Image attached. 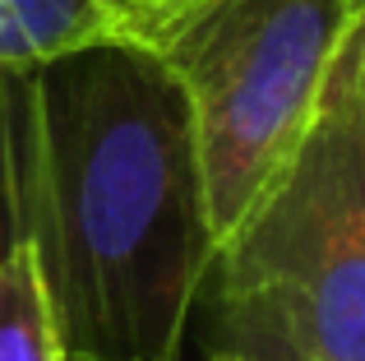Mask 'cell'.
<instances>
[{
  "mask_svg": "<svg viewBox=\"0 0 365 361\" xmlns=\"http://www.w3.org/2000/svg\"><path fill=\"white\" fill-rule=\"evenodd\" d=\"M134 37V14L111 0H0V70Z\"/></svg>",
  "mask_w": 365,
  "mask_h": 361,
  "instance_id": "4",
  "label": "cell"
},
{
  "mask_svg": "<svg viewBox=\"0 0 365 361\" xmlns=\"http://www.w3.org/2000/svg\"><path fill=\"white\" fill-rule=\"evenodd\" d=\"M171 5H185V0H139V14H158V9H171ZM139 24V19H134Z\"/></svg>",
  "mask_w": 365,
  "mask_h": 361,
  "instance_id": "6",
  "label": "cell"
},
{
  "mask_svg": "<svg viewBox=\"0 0 365 361\" xmlns=\"http://www.w3.org/2000/svg\"><path fill=\"white\" fill-rule=\"evenodd\" d=\"M0 241L33 250L65 361H176L213 232L185 93L143 42L0 70Z\"/></svg>",
  "mask_w": 365,
  "mask_h": 361,
  "instance_id": "1",
  "label": "cell"
},
{
  "mask_svg": "<svg viewBox=\"0 0 365 361\" xmlns=\"http://www.w3.org/2000/svg\"><path fill=\"white\" fill-rule=\"evenodd\" d=\"M361 0H185L139 14L143 42L185 93L213 245L296 153Z\"/></svg>",
  "mask_w": 365,
  "mask_h": 361,
  "instance_id": "3",
  "label": "cell"
},
{
  "mask_svg": "<svg viewBox=\"0 0 365 361\" xmlns=\"http://www.w3.org/2000/svg\"><path fill=\"white\" fill-rule=\"evenodd\" d=\"M0 361H65L42 269L24 241H0Z\"/></svg>",
  "mask_w": 365,
  "mask_h": 361,
  "instance_id": "5",
  "label": "cell"
},
{
  "mask_svg": "<svg viewBox=\"0 0 365 361\" xmlns=\"http://www.w3.org/2000/svg\"><path fill=\"white\" fill-rule=\"evenodd\" d=\"M195 306L208 352L365 361V24L287 167L213 245Z\"/></svg>",
  "mask_w": 365,
  "mask_h": 361,
  "instance_id": "2",
  "label": "cell"
},
{
  "mask_svg": "<svg viewBox=\"0 0 365 361\" xmlns=\"http://www.w3.org/2000/svg\"><path fill=\"white\" fill-rule=\"evenodd\" d=\"M111 5H120V9H130L134 19H139V0H111Z\"/></svg>",
  "mask_w": 365,
  "mask_h": 361,
  "instance_id": "8",
  "label": "cell"
},
{
  "mask_svg": "<svg viewBox=\"0 0 365 361\" xmlns=\"http://www.w3.org/2000/svg\"><path fill=\"white\" fill-rule=\"evenodd\" d=\"M208 361H250V357H236V352H208Z\"/></svg>",
  "mask_w": 365,
  "mask_h": 361,
  "instance_id": "7",
  "label": "cell"
}]
</instances>
